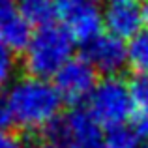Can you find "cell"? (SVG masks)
Returning <instances> with one entry per match:
<instances>
[{
    "instance_id": "obj_1",
    "label": "cell",
    "mask_w": 148,
    "mask_h": 148,
    "mask_svg": "<svg viewBox=\"0 0 148 148\" xmlns=\"http://www.w3.org/2000/svg\"><path fill=\"white\" fill-rule=\"evenodd\" d=\"M62 103L54 84L28 75L10 86L4 105L15 126L25 131H43L60 116Z\"/></svg>"
},
{
    "instance_id": "obj_2",
    "label": "cell",
    "mask_w": 148,
    "mask_h": 148,
    "mask_svg": "<svg viewBox=\"0 0 148 148\" xmlns=\"http://www.w3.org/2000/svg\"><path fill=\"white\" fill-rule=\"evenodd\" d=\"M73 51L75 40L64 25H41L23 51V66L30 77L47 81L71 60Z\"/></svg>"
},
{
    "instance_id": "obj_3",
    "label": "cell",
    "mask_w": 148,
    "mask_h": 148,
    "mask_svg": "<svg viewBox=\"0 0 148 148\" xmlns=\"http://www.w3.org/2000/svg\"><path fill=\"white\" fill-rule=\"evenodd\" d=\"M88 111L101 127L111 131L126 127V122L133 116L131 86L118 75L101 79L88 98Z\"/></svg>"
},
{
    "instance_id": "obj_4",
    "label": "cell",
    "mask_w": 148,
    "mask_h": 148,
    "mask_svg": "<svg viewBox=\"0 0 148 148\" xmlns=\"http://www.w3.org/2000/svg\"><path fill=\"white\" fill-rule=\"evenodd\" d=\"M43 133L58 148H96L103 141V127L88 109H71L45 127Z\"/></svg>"
},
{
    "instance_id": "obj_5",
    "label": "cell",
    "mask_w": 148,
    "mask_h": 148,
    "mask_svg": "<svg viewBox=\"0 0 148 148\" xmlns=\"http://www.w3.org/2000/svg\"><path fill=\"white\" fill-rule=\"evenodd\" d=\"M58 15L73 40L81 43L92 41L103 30L99 0H62Z\"/></svg>"
},
{
    "instance_id": "obj_6",
    "label": "cell",
    "mask_w": 148,
    "mask_h": 148,
    "mask_svg": "<svg viewBox=\"0 0 148 148\" xmlns=\"http://www.w3.org/2000/svg\"><path fill=\"white\" fill-rule=\"evenodd\" d=\"M98 84V71L84 58H71L54 75V88L64 103L77 105L88 99Z\"/></svg>"
},
{
    "instance_id": "obj_7",
    "label": "cell",
    "mask_w": 148,
    "mask_h": 148,
    "mask_svg": "<svg viewBox=\"0 0 148 148\" xmlns=\"http://www.w3.org/2000/svg\"><path fill=\"white\" fill-rule=\"evenodd\" d=\"M84 60L98 73L105 77H116L127 62V45L112 34H99L92 41L84 43Z\"/></svg>"
},
{
    "instance_id": "obj_8",
    "label": "cell",
    "mask_w": 148,
    "mask_h": 148,
    "mask_svg": "<svg viewBox=\"0 0 148 148\" xmlns=\"http://www.w3.org/2000/svg\"><path fill=\"white\" fill-rule=\"evenodd\" d=\"M103 26L120 40H131L145 28L143 0H103L101 2Z\"/></svg>"
},
{
    "instance_id": "obj_9",
    "label": "cell",
    "mask_w": 148,
    "mask_h": 148,
    "mask_svg": "<svg viewBox=\"0 0 148 148\" xmlns=\"http://www.w3.org/2000/svg\"><path fill=\"white\" fill-rule=\"evenodd\" d=\"M32 23L11 0H0V41L11 51H25L32 38Z\"/></svg>"
},
{
    "instance_id": "obj_10",
    "label": "cell",
    "mask_w": 148,
    "mask_h": 148,
    "mask_svg": "<svg viewBox=\"0 0 148 148\" xmlns=\"http://www.w3.org/2000/svg\"><path fill=\"white\" fill-rule=\"evenodd\" d=\"M130 86L133 98V131L137 137H148V75H137Z\"/></svg>"
},
{
    "instance_id": "obj_11",
    "label": "cell",
    "mask_w": 148,
    "mask_h": 148,
    "mask_svg": "<svg viewBox=\"0 0 148 148\" xmlns=\"http://www.w3.org/2000/svg\"><path fill=\"white\" fill-rule=\"evenodd\" d=\"M62 0H17L21 13L36 25H49L58 15Z\"/></svg>"
},
{
    "instance_id": "obj_12",
    "label": "cell",
    "mask_w": 148,
    "mask_h": 148,
    "mask_svg": "<svg viewBox=\"0 0 148 148\" xmlns=\"http://www.w3.org/2000/svg\"><path fill=\"white\" fill-rule=\"evenodd\" d=\"M127 62L139 75H148V26L141 28L130 40Z\"/></svg>"
},
{
    "instance_id": "obj_13",
    "label": "cell",
    "mask_w": 148,
    "mask_h": 148,
    "mask_svg": "<svg viewBox=\"0 0 148 148\" xmlns=\"http://www.w3.org/2000/svg\"><path fill=\"white\" fill-rule=\"evenodd\" d=\"M137 133L127 127L112 130L105 141H101L96 148H137Z\"/></svg>"
},
{
    "instance_id": "obj_14",
    "label": "cell",
    "mask_w": 148,
    "mask_h": 148,
    "mask_svg": "<svg viewBox=\"0 0 148 148\" xmlns=\"http://www.w3.org/2000/svg\"><path fill=\"white\" fill-rule=\"evenodd\" d=\"M15 66H17V62H15L13 51L10 47H6V45L0 41V84L10 81L11 77H13Z\"/></svg>"
},
{
    "instance_id": "obj_15",
    "label": "cell",
    "mask_w": 148,
    "mask_h": 148,
    "mask_svg": "<svg viewBox=\"0 0 148 148\" xmlns=\"http://www.w3.org/2000/svg\"><path fill=\"white\" fill-rule=\"evenodd\" d=\"M0 148H25V145L15 133L2 130L0 131Z\"/></svg>"
},
{
    "instance_id": "obj_16",
    "label": "cell",
    "mask_w": 148,
    "mask_h": 148,
    "mask_svg": "<svg viewBox=\"0 0 148 148\" xmlns=\"http://www.w3.org/2000/svg\"><path fill=\"white\" fill-rule=\"evenodd\" d=\"M10 122H11V120H10V114H8L6 105L0 103V131H2V130H4V127H6Z\"/></svg>"
},
{
    "instance_id": "obj_17",
    "label": "cell",
    "mask_w": 148,
    "mask_h": 148,
    "mask_svg": "<svg viewBox=\"0 0 148 148\" xmlns=\"http://www.w3.org/2000/svg\"><path fill=\"white\" fill-rule=\"evenodd\" d=\"M143 13H145V23H148V0H143Z\"/></svg>"
},
{
    "instance_id": "obj_18",
    "label": "cell",
    "mask_w": 148,
    "mask_h": 148,
    "mask_svg": "<svg viewBox=\"0 0 148 148\" xmlns=\"http://www.w3.org/2000/svg\"><path fill=\"white\" fill-rule=\"evenodd\" d=\"M36 148H58V146H53V145H49V146H36Z\"/></svg>"
}]
</instances>
